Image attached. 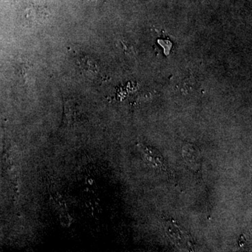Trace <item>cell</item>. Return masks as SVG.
I'll return each instance as SVG.
<instances>
[{
  "mask_svg": "<svg viewBox=\"0 0 252 252\" xmlns=\"http://www.w3.org/2000/svg\"><path fill=\"white\" fill-rule=\"evenodd\" d=\"M165 231L170 240L176 246L182 250H193V241L190 235L182 227L172 221L167 222Z\"/></svg>",
  "mask_w": 252,
  "mask_h": 252,
  "instance_id": "1",
  "label": "cell"
},
{
  "mask_svg": "<svg viewBox=\"0 0 252 252\" xmlns=\"http://www.w3.org/2000/svg\"><path fill=\"white\" fill-rule=\"evenodd\" d=\"M138 147L142 158L149 165L160 171H166L165 159L157 149L144 144H139Z\"/></svg>",
  "mask_w": 252,
  "mask_h": 252,
  "instance_id": "2",
  "label": "cell"
},
{
  "mask_svg": "<svg viewBox=\"0 0 252 252\" xmlns=\"http://www.w3.org/2000/svg\"><path fill=\"white\" fill-rule=\"evenodd\" d=\"M182 157L190 170L198 171L201 167V156L200 151L195 145L185 144L182 147Z\"/></svg>",
  "mask_w": 252,
  "mask_h": 252,
  "instance_id": "3",
  "label": "cell"
},
{
  "mask_svg": "<svg viewBox=\"0 0 252 252\" xmlns=\"http://www.w3.org/2000/svg\"><path fill=\"white\" fill-rule=\"evenodd\" d=\"M50 12L47 8L42 6H32L25 11L24 17L28 24L39 26L47 21Z\"/></svg>",
  "mask_w": 252,
  "mask_h": 252,
  "instance_id": "4",
  "label": "cell"
},
{
  "mask_svg": "<svg viewBox=\"0 0 252 252\" xmlns=\"http://www.w3.org/2000/svg\"><path fill=\"white\" fill-rule=\"evenodd\" d=\"M20 71H21V75L23 77V81L28 83L34 81V69L29 63L23 62L20 67Z\"/></svg>",
  "mask_w": 252,
  "mask_h": 252,
  "instance_id": "5",
  "label": "cell"
}]
</instances>
